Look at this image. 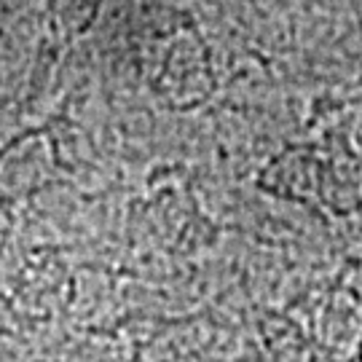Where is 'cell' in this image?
<instances>
[{
    "label": "cell",
    "mask_w": 362,
    "mask_h": 362,
    "mask_svg": "<svg viewBox=\"0 0 362 362\" xmlns=\"http://www.w3.org/2000/svg\"><path fill=\"white\" fill-rule=\"evenodd\" d=\"M351 362H362V341H360V346H357V351H354V360Z\"/></svg>",
    "instance_id": "5"
},
{
    "label": "cell",
    "mask_w": 362,
    "mask_h": 362,
    "mask_svg": "<svg viewBox=\"0 0 362 362\" xmlns=\"http://www.w3.org/2000/svg\"><path fill=\"white\" fill-rule=\"evenodd\" d=\"M103 0H49V27L59 38H81L97 19Z\"/></svg>",
    "instance_id": "4"
},
{
    "label": "cell",
    "mask_w": 362,
    "mask_h": 362,
    "mask_svg": "<svg viewBox=\"0 0 362 362\" xmlns=\"http://www.w3.org/2000/svg\"><path fill=\"white\" fill-rule=\"evenodd\" d=\"M320 207L336 218H351L362 212V158L349 145L322 148V177H320Z\"/></svg>",
    "instance_id": "2"
},
{
    "label": "cell",
    "mask_w": 362,
    "mask_h": 362,
    "mask_svg": "<svg viewBox=\"0 0 362 362\" xmlns=\"http://www.w3.org/2000/svg\"><path fill=\"white\" fill-rule=\"evenodd\" d=\"M167 78L172 94L182 100V105H196L212 94L215 76L209 67V52L196 33L177 35L167 57Z\"/></svg>",
    "instance_id": "3"
},
{
    "label": "cell",
    "mask_w": 362,
    "mask_h": 362,
    "mask_svg": "<svg viewBox=\"0 0 362 362\" xmlns=\"http://www.w3.org/2000/svg\"><path fill=\"white\" fill-rule=\"evenodd\" d=\"M320 177H322V148L317 145H290L263 167L258 188L276 199L298 204H320Z\"/></svg>",
    "instance_id": "1"
}]
</instances>
